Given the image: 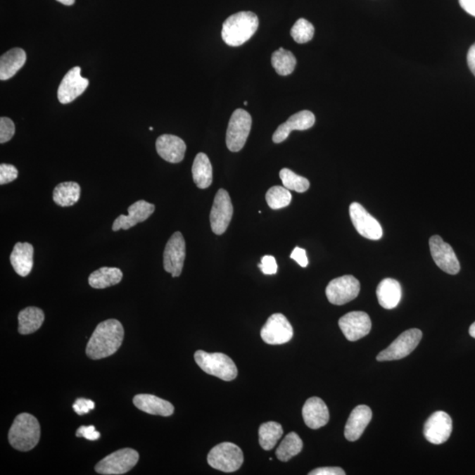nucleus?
<instances>
[{"mask_svg":"<svg viewBox=\"0 0 475 475\" xmlns=\"http://www.w3.org/2000/svg\"><path fill=\"white\" fill-rule=\"evenodd\" d=\"M125 337V329L118 319L102 322L96 327L87 345L86 353L93 360L106 358L119 350Z\"/></svg>","mask_w":475,"mask_h":475,"instance_id":"1","label":"nucleus"},{"mask_svg":"<svg viewBox=\"0 0 475 475\" xmlns=\"http://www.w3.org/2000/svg\"><path fill=\"white\" fill-rule=\"evenodd\" d=\"M258 27L259 19L255 13L239 12L225 20L222 27V38L227 45L238 47L251 39Z\"/></svg>","mask_w":475,"mask_h":475,"instance_id":"2","label":"nucleus"},{"mask_svg":"<svg viewBox=\"0 0 475 475\" xmlns=\"http://www.w3.org/2000/svg\"><path fill=\"white\" fill-rule=\"evenodd\" d=\"M41 428L37 418L30 414H18L8 433L10 445L20 452H28L37 445Z\"/></svg>","mask_w":475,"mask_h":475,"instance_id":"3","label":"nucleus"},{"mask_svg":"<svg viewBox=\"0 0 475 475\" xmlns=\"http://www.w3.org/2000/svg\"><path fill=\"white\" fill-rule=\"evenodd\" d=\"M194 357L197 365L207 374L217 376L224 381H232L237 378V366L225 354L197 350Z\"/></svg>","mask_w":475,"mask_h":475,"instance_id":"4","label":"nucleus"},{"mask_svg":"<svg viewBox=\"0 0 475 475\" xmlns=\"http://www.w3.org/2000/svg\"><path fill=\"white\" fill-rule=\"evenodd\" d=\"M207 461L214 469L232 473L241 468L244 462V455L241 449L235 443L224 442L210 450Z\"/></svg>","mask_w":475,"mask_h":475,"instance_id":"5","label":"nucleus"},{"mask_svg":"<svg viewBox=\"0 0 475 475\" xmlns=\"http://www.w3.org/2000/svg\"><path fill=\"white\" fill-rule=\"evenodd\" d=\"M139 460V454L135 450H118L98 462L95 466V471L103 475L125 474L136 466Z\"/></svg>","mask_w":475,"mask_h":475,"instance_id":"6","label":"nucleus"},{"mask_svg":"<svg viewBox=\"0 0 475 475\" xmlns=\"http://www.w3.org/2000/svg\"><path fill=\"white\" fill-rule=\"evenodd\" d=\"M252 128V118L248 111L238 108L232 113L227 132V146L232 153L244 147Z\"/></svg>","mask_w":475,"mask_h":475,"instance_id":"7","label":"nucleus"},{"mask_svg":"<svg viewBox=\"0 0 475 475\" xmlns=\"http://www.w3.org/2000/svg\"><path fill=\"white\" fill-rule=\"evenodd\" d=\"M422 337V331L417 329L405 331L393 343H391L388 348L379 352V354L376 355V360L379 362L400 360V359L407 357L418 346Z\"/></svg>","mask_w":475,"mask_h":475,"instance_id":"8","label":"nucleus"},{"mask_svg":"<svg viewBox=\"0 0 475 475\" xmlns=\"http://www.w3.org/2000/svg\"><path fill=\"white\" fill-rule=\"evenodd\" d=\"M360 292V283L353 276L347 274L330 281L326 295L331 304L343 305L353 300Z\"/></svg>","mask_w":475,"mask_h":475,"instance_id":"9","label":"nucleus"},{"mask_svg":"<svg viewBox=\"0 0 475 475\" xmlns=\"http://www.w3.org/2000/svg\"><path fill=\"white\" fill-rule=\"evenodd\" d=\"M232 214L234 207L230 196L227 190L223 189L218 190L210 214L211 230L215 234H224L231 223Z\"/></svg>","mask_w":475,"mask_h":475,"instance_id":"10","label":"nucleus"},{"mask_svg":"<svg viewBox=\"0 0 475 475\" xmlns=\"http://www.w3.org/2000/svg\"><path fill=\"white\" fill-rule=\"evenodd\" d=\"M260 337L264 343L270 345L286 343L293 337V327L284 315L274 313L260 330Z\"/></svg>","mask_w":475,"mask_h":475,"instance_id":"11","label":"nucleus"},{"mask_svg":"<svg viewBox=\"0 0 475 475\" xmlns=\"http://www.w3.org/2000/svg\"><path fill=\"white\" fill-rule=\"evenodd\" d=\"M186 258V242L182 232L171 236L164 250V270L172 277L181 276Z\"/></svg>","mask_w":475,"mask_h":475,"instance_id":"12","label":"nucleus"},{"mask_svg":"<svg viewBox=\"0 0 475 475\" xmlns=\"http://www.w3.org/2000/svg\"><path fill=\"white\" fill-rule=\"evenodd\" d=\"M350 216L355 230L362 237L378 241L382 238L383 230L379 222L373 217L364 207L358 203H352L350 206Z\"/></svg>","mask_w":475,"mask_h":475,"instance_id":"13","label":"nucleus"},{"mask_svg":"<svg viewBox=\"0 0 475 475\" xmlns=\"http://www.w3.org/2000/svg\"><path fill=\"white\" fill-rule=\"evenodd\" d=\"M429 248L433 260L440 270L450 274H457L460 272V264L455 252L440 236L434 235L429 239Z\"/></svg>","mask_w":475,"mask_h":475,"instance_id":"14","label":"nucleus"},{"mask_svg":"<svg viewBox=\"0 0 475 475\" xmlns=\"http://www.w3.org/2000/svg\"><path fill=\"white\" fill-rule=\"evenodd\" d=\"M452 431V421L443 411H436L426 421L424 435L433 445H441L449 439Z\"/></svg>","mask_w":475,"mask_h":475,"instance_id":"15","label":"nucleus"},{"mask_svg":"<svg viewBox=\"0 0 475 475\" xmlns=\"http://www.w3.org/2000/svg\"><path fill=\"white\" fill-rule=\"evenodd\" d=\"M89 80L81 76L80 67L76 66L65 74L59 84L58 98L60 103L68 104L86 91Z\"/></svg>","mask_w":475,"mask_h":475,"instance_id":"16","label":"nucleus"},{"mask_svg":"<svg viewBox=\"0 0 475 475\" xmlns=\"http://www.w3.org/2000/svg\"><path fill=\"white\" fill-rule=\"evenodd\" d=\"M339 327L347 340L355 341L367 336L372 329V322L365 312H350L341 317Z\"/></svg>","mask_w":475,"mask_h":475,"instance_id":"17","label":"nucleus"},{"mask_svg":"<svg viewBox=\"0 0 475 475\" xmlns=\"http://www.w3.org/2000/svg\"><path fill=\"white\" fill-rule=\"evenodd\" d=\"M155 206L153 204L146 202L144 200L137 201L128 208L129 215H120L113 223L112 230L118 232L119 230H128V229L135 227L141 222L146 221L154 213Z\"/></svg>","mask_w":475,"mask_h":475,"instance_id":"18","label":"nucleus"},{"mask_svg":"<svg viewBox=\"0 0 475 475\" xmlns=\"http://www.w3.org/2000/svg\"><path fill=\"white\" fill-rule=\"evenodd\" d=\"M315 123V116L309 110H302L292 115L286 122L281 125L274 132L273 142L279 144L288 139L292 130H306L312 128Z\"/></svg>","mask_w":475,"mask_h":475,"instance_id":"19","label":"nucleus"},{"mask_svg":"<svg viewBox=\"0 0 475 475\" xmlns=\"http://www.w3.org/2000/svg\"><path fill=\"white\" fill-rule=\"evenodd\" d=\"M156 150L164 160L170 163H179L184 158L186 146L179 137L165 134L158 137Z\"/></svg>","mask_w":475,"mask_h":475,"instance_id":"20","label":"nucleus"},{"mask_svg":"<svg viewBox=\"0 0 475 475\" xmlns=\"http://www.w3.org/2000/svg\"><path fill=\"white\" fill-rule=\"evenodd\" d=\"M372 418L371 408L365 405H359L351 412L345 425L344 436L348 441L355 442L361 438L365 429Z\"/></svg>","mask_w":475,"mask_h":475,"instance_id":"21","label":"nucleus"},{"mask_svg":"<svg viewBox=\"0 0 475 475\" xmlns=\"http://www.w3.org/2000/svg\"><path fill=\"white\" fill-rule=\"evenodd\" d=\"M302 415L306 426L312 429L322 428L329 421V408L319 397H312L305 401Z\"/></svg>","mask_w":475,"mask_h":475,"instance_id":"22","label":"nucleus"},{"mask_svg":"<svg viewBox=\"0 0 475 475\" xmlns=\"http://www.w3.org/2000/svg\"><path fill=\"white\" fill-rule=\"evenodd\" d=\"M133 403L139 410L150 414L170 417L175 412V407L169 401L153 394H137Z\"/></svg>","mask_w":475,"mask_h":475,"instance_id":"23","label":"nucleus"},{"mask_svg":"<svg viewBox=\"0 0 475 475\" xmlns=\"http://www.w3.org/2000/svg\"><path fill=\"white\" fill-rule=\"evenodd\" d=\"M34 248L30 243L18 242L13 246L10 262L14 271L20 277H27L34 265Z\"/></svg>","mask_w":475,"mask_h":475,"instance_id":"24","label":"nucleus"},{"mask_svg":"<svg viewBox=\"0 0 475 475\" xmlns=\"http://www.w3.org/2000/svg\"><path fill=\"white\" fill-rule=\"evenodd\" d=\"M376 292L379 305L388 310L399 305L403 295L399 281L393 278H386L380 281Z\"/></svg>","mask_w":475,"mask_h":475,"instance_id":"25","label":"nucleus"},{"mask_svg":"<svg viewBox=\"0 0 475 475\" xmlns=\"http://www.w3.org/2000/svg\"><path fill=\"white\" fill-rule=\"evenodd\" d=\"M26 52L20 48H14L5 53L0 58V80L13 77L26 63Z\"/></svg>","mask_w":475,"mask_h":475,"instance_id":"26","label":"nucleus"},{"mask_svg":"<svg viewBox=\"0 0 475 475\" xmlns=\"http://www.w3.org/2000/svg\"><path fill=\"white\" fill-rule=\"evenodd\" d=\"M192 175L194 182L198 189H205L213 183V165L205 153H199L196 155L193 163Z\"/></svg>","mask_w":475,"mask_h":475,"instance_id":"27","label":"nucleus"},{"mask_svg":"<svg viewBox=\"0 0 475 475\" xmlns=\"http://www.w3.org/2000/svg\"><path fill=\"white\" fill-rule=\"evenodd\" d=\"M123 274L118 267H102L94 271L88 277V283L94 289L114 286L122 281Z\"/></svg>","mask_w":475,"mask_h":475,"instance_id":"28","label":"nucleus"},{"mask_svg":"<svg viewBox=\"0 0 475 475\" xmlns=\"http://www.w3.org/2000/svg\"><path fill=\"white\" fill-rule=\"evenodd\" d=\"M44 312L42 309L30 306V308L21 310L18 315L19 320V333L21 334H30L37 331L44 322Z\"/></svg>","mask_w":475,"mask_h":475,"instance_id":"29","label":"nucleus"},{"mask_svg":"<svg viewBox=\"0 0 475 475\" xmlns=\"http://www.w3.org/2000/svg\"><path fill=\"white\" fill-rule=\"evenodd\" d=\"M81 188L79 183L65 182L59 183L53 190V201L61 207L74 205L80 198Z\"/></svg>","mask_w":475,"mask_h":475,"instance_id":"30","label":"nucleus"},{"mask_svg":"<svg viewBox=\"0 0 475 475\" xmlns=\"http://www.w3.org/2000/svg\"><path fill=\"white\" fill-rule=\"evenodd\" d=\"M283 434L284 429L280 424L276 422H265L259 429L260 445L263 450H272Z\"/></svg>","mask_w":475,"mask_h":475,"instance_id":"31","label":"nucleus"},{"mask_svg":"<svg viewBox=\"0 0 475 475\" xmlns=\"http://www.w3.org/2000/svg\"><path fill=\"white\" fill-rule=\"evenodd\" d=\"M303 449V441L297 433L291 432L285 436L284 439L278 447L276 455L277 459L287 462L292 457L301 452Z\"/></svg>","mask_w":475,"mask_h":475,"instance_id":"32","label":"nucleus"},{"mask_svg":"<svg viewBox=\"0 0 475 475\" xmlns=\"http://www.w3.org/2000/svg\"><path fill=\"white\" fill-rule=\"evenodd\" d=\"M271 63L277 74L281 76H288L293 72L296 65H297V60L291 51L280 48L271 56Z\"/></svg>","mask_w":475,"mask_h":475,"instance_id":"33","label":"nucleus"},{"mask_svg":"<svg viewBox=\"0 0 475 475\" xmlns=\"http://www.w3.org/2000/svg\"><path fill=\"white\" fill-rule=\"evenodd\" d=\"M266 201L271 209L280 210L291 203V194L285 186H274L267 190Z\"/></svg>","mask_w":475,"mask_h":475,"instance_id":"34","label":"nucleus"},{"mask_svg":"<svg viewBox=\"0 0 475 475\" xmlns=\"http://www.w3.org/2000/svg\"><path fill=\"white\" fill-rule=\"evenodd\" d=\"M280 178L284 186L289 190L298 193L308 191L310 182L308 179L296 175L291 169L284 168L280 171Z\"/></svg>","mask_w":475,"mask_h":475,"instance_id":"35","label":"nucleus"},{"mask_svg":"<svg viewBox=\"0 0 475 475\" xmlns=\"http://www.w3.org/2000/svg\"><path fill=\"white\" fill-rule=\"evenodd\" d=\"M291 35L298 44H305L311 41L315 35V27L308 20L301 18L292 27Z\"/></svg>","mask_w":475,"mask_h":475,"instance_id":"36","label":"nucleus"},{"mask_svg":"<svg viewBox=\"0 0 475 475\" xmlns=\"http://www.w3.org/2000/svg\"><path fill=\"white\" fill-rule=\"evenodd\" d=\"M15 133V125L8 118H0V143L5 144L13 139Z\"/></svg>","mask_w":475,"mask_h":475,"instance_id":"37","label":"nucleus"},{"mask_svg":"<svg viewBox=\"0 0 475 475\" xmlns=\"http://www.w3.org/2000/svg\"><path fill=\"white\" fill-rule=\"evenodd\" d=\"M19 172L13 165L1 164L0 165V184L5 185L18 178Z\"/></svg>","mask_w":475,"mask_h":475,"instance_id":"38","label":"nucleus"},{"mask_svg":"<svg viewBox=\"0 0 475 475\" xmlns=\"http://www.w3.org/2000/svg\"><path fill=\"white\" fill-rule=\"evenodd\" d=\"M258 267L264 274H274L277 272L278 266L274 256H263Z\"/></svg>","mask_w":475,"mask_h":475,"instance_id":"39","label":"nucleus"},{"mask_svg":"<svg viewBox=\"0 0 475 475\" xmlns=\"http://www.w3.org/2000/svg\"><path fill=\"white\" fill-rule=\"evenodd\" d=\"M72 407L77 414L83 415L94 410L95 404L93 400L84 399V398H79L74 403Z\"/></svg>","mask_w":475,"mask_h":475,"instance_id":"40","label":"nucleus"},{"mask_svg":"<svg viewBox=\"0 0 475 475\" xmlns=\"http://www.w3.org/2000/svg\"><path fill=\"white\" fill-rule=\"evenodd\" d=\"M77 438H84L90 441H96L100 438L101 433L96 431L94 425L81 426L76 432Z\"/></svg>","mask_w":475,"mask_h":475,"instance_id":"41","label":"nucleus"},{"mask_svg":"<svg viewBox=\"0 0 475 475\" xmlns=\"http://www.w3.org/2000/svg\"><path fill=\"white\" fill-rule=\"evenodd\" d=\"M343 468L341 467H319L310 471L309 475H345Z\"/></svg>","mask_w":475,"mask_h":475,"instance_id":"42","label":"nucleus"},{"mask_svg":"<svg viewBox=\"0 0 475 475\" xmlns=\"http://www.w3.org/2000/svg\"><path fill=\"white\" fill-rule=\"evenodd\" d=\"M291 258L293 259L295 262L298 264V265H300L303 267H308V265L309 262L308 255H306L305 250L298 248V246L295 248L293 251H292Z\"/></svg>","mask_w":475,"mask_h":475,"instance_id":"43","label":"nucleus"},{"mask_svg":"<svg viewBox=\"0 0 475 475\" xmlns=\"http://www.w3.org/2000/svg\"><path fill=\"white\" fill-rule=\"evenodd\" d=\"M461 7L467 13L475 17V0H459Z\"/></svg>","mask_w":475,"mask_h":475,"instance_id":"44","label":"nucleus"},{"mask_svg":"<svg viewBox=\"0 0 475 475\" xmlns=\"http://www.w3.org/2000/svg\"><path fill=\"white\" fill-rule=\"evenodd\" d=\"M468 67L475 76V44L471 45L467 53Z\"/></svg>","mask_w":475,"mask_h":475,"instance_id":"45","label":"nucleus"},{"mask_svg":"<svg viewBox=\"0 0 475 475\" xmlns=\"http://www.w3.org/2000/svg\"><path fill=\"white\" fill-rule=\"evenodd\" d=\"M56 1H58L59 3L63 4V5L65 6H72L74 3H75V0H56Z\"/></svg>","mask_w":475,"mask_h":475,"instance_id":"46","label":"nucleus"},{"mask_svg":"<svg viewBox=\"0 0 475 475\" xmlns=\"http://www.w3.org/2000/svg\"><path fill=\"white\" fill-rule=\"evenodd\" d=\"M469 334L470 336L475 339V322L471 324L470 329H469Z\"/></svg>","mask_w":475,"mask_h":475,"instance_id":"47","label":"nucleus"},{"mask_svg":"<svg viewBox=\"0 0 475 475\" xmlns=\"http://www.w3.org/2000/svg\"><path fill=\"white\" fill-rule=\"evenodd\" d=\"M245 106H248V101L244 102Z\"/></svg>","mask_w":475,"mask_h":475,"instance_id":"48","label":"nucleus"},{"mask_svg":"<svg viewBox=\"0 0 475 475\" xmlns=\"http://www.w3.org/2000/svg\"><path fill=\"white\" fill-rule=\"evenodd\" d=\"M149 129H150V130H153V127H150V128H149Z\"/></svg>","mask_w":475,"mask_h":475,"instance_id":"49","label":"nucleus"}]
</instances>
